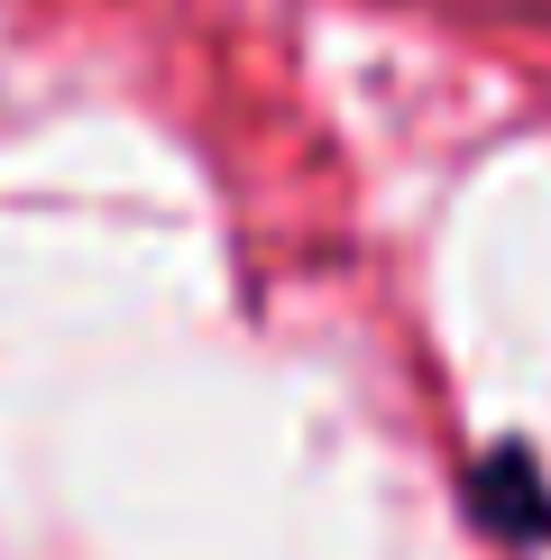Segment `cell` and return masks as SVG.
<instances>
[{
    "label": "cell",
    "instance_id": "6da1fadb",
    "mask_svg": "<svg viewBox=\"0 0 551 560\" xmlns=\"http://www.w3.org/2000/svg\"><path fill=\"white\" fill-rule=\"evenodd\" d=\"M469 515L496 524L505 542H534V533H551V497H542L534 459H524V451H496L488 469L469 478Z\"/></svg>",
    "mask_w": 551,
    "mask_h": 560
}]
</instances>
